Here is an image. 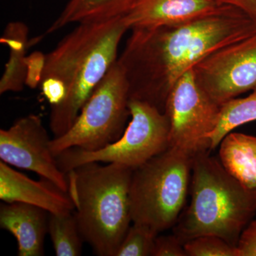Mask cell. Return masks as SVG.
<instances>
[{
  "label": "cell",
  "mask_w": 256,
  "mask_h": 256,
  "mask_svg": "<svg viewBox=\"0 0 256 256\" xmlns=\"http://www.w3.org/2000/svg\"><path fill=\"white\" fill-rule=\"evenodd\" d=\"M220 108L198 85L193 68L188 70L174 84L165 102L170 146L192 156L210 152L208 136L216 127Z\"/></svg>",
  "instance_id": "8"
},
{
  "label": "cell",
  "mask_w": 256,
  "mask_h": 256,
  "mask_svg": "<svg viewBox=\"0 0 256 256\" xmlns=\"http://www.w3.org/2000/svg\"><path fill=\"white\" fill-rule=\"evenodd\" d=\"M224 169L248 190H256V137L229 132L220 144Z\"/></svg>",
  "instance_id": "14"
},
{
  "label": "cell",
  "mask_w": 256,
  "mask_h": 256,
  "mask_svg": "<svg viewBox=\"0 0 256 256\" xmlns=\"http://www.w3.org/2000/svg\"><path fill=\"white\" fill-rule=\"evenodd\" d=\"M158 234L148 226L133 223L116 256H152Z\"/></svg>",
  "instance_id": "19"
},
{
  "label": "cell",
  "mask_w": 256,
  "mask_h": 256,
  "mask_svg": "<svg viewBox=\"0 0 256 256\" xmlns=\"http://www.w3.org/2000/svg\"><path fill=\"white\" fill-rule=\"evenodd\" d=\"M129 30L122 18L77 24L46 54L40 88L50 107L54 138L67 132L95 88L117 62Z\"/></svg>",
  "instance_id": "2"
},
{
  "label": "cell",
  "mask_w": 256,
  "mask_h": 256,
  "mask_svg": "<svg viewBox=\"0 0 256 256\" xmlns=\"http://www.w3.org/2000/svg\"><path fill=\"white\" fill-rule=\"evenodd\" d=\"M48 214L40 207L22 202L2 204L0 226L16 239L18 256L44 255Z\"/></svg>",
  "instance_id": "13"
},
{
  "label": "cell",
  "mask_w": 256,
  "mask_h": 256,
  "mask_svg": "<svg viewBox=\"0 0 256 256\" xmlns=\"http://www.w3.org/2000/svg\"><path fill=\"white\" fill-rule=\"evenodd\" d=\"M193 158L170 146L133 170L130 191L132 223L148 226L158 234L176 225L186 203Z\"/></svg>",
  "instance_id": "5"
},
{
  "label": "cell",
  "mask_w": 256,
  "mask_h": 256,
  "mask_svg": "<svg viewBox=\"0 0 256 256\" xmlns=\"http://www.w3.org/2000/svg\"><path fill=\"white\" fill-rule=\"evenodd\" d=\"M131 120L116 142L96 151L70 148L56 156L60 170L68 174L89 162L114 163L134 170L170 148V124L164 112L144 101L131 99Z\"/></svg>",
  "instance_id": "7"
},
{
  "label": "cell",
  "mask_w": 256,
  "mask_h": 256,
  "mask_svg": "<svg viewBox=\"0 0 256 256\" xmlns=\"http://www.w3.org/2000/svg\"><path fill=\"white\" fill-rule=\"evenodd\" d=\"M46 54L35 52L26 57V77L25 85L30 88L40 86L44 68Z\"/></svg>",
  "instance_id": "22"
},
{
  "label": "cell",
  "mask_w": 256,
  "mask_h": 256,
  "mask_svg": "<svg viewBox=\"0 0 256 256\" xmlns=\"http://www.w3.org/2000/svg\"><path fill=\"white\" fill-rule=\"evenodd\" d=\"M48 233L57 256H78L84 242L72 212L48 214Z\"/></svg>",
  "instance_id": "18"
},
{
  "label": "cell",
  "mask_w": 256,
  "mask_h": 256,
  "mask_svg": "<svg viewBox=\"0 0 256 256\" xmlns=\"http://www.w3.org/2000/svg\"><path fill=\"white\" fill-rule=\"evenodd\" d=\"M195 80L220 106L256 86V34L222 47L193 68Z\"/></svg>",
  "instance_id": "9"
},
{
  "label": "cell",
  "mask_w": 256,
  "mask_h": 256,
  "mask_svg": "<svg viewBox=\"0 0 256 256\" xmlns=\"http://www.w3.org/2000/svg\"><path fill=\"white\" fill-rule=\"evenodd\" d=\"M223 6H230L240 10L254 22L256 26V0H214Z\"/></svg>",
  "instance_id": "24"
},
{
  "label": "cell",
  "mask_w": 256,
  "mask_h": 256,
  "mask_svg": "<svg viewBox=\"0 0 256 256\" xmlns=\"http://www.w3.org/2000/svg\"><path fill=\"white\" fill-rule=\"evenodd\" d=\"M132 172L124 165L89 162L67 174L79 230L96 255L116 256L130 227Z\"/></svg>",
  "instance_id": "4"
},
{
  "label": "cell",
  "mask_w": 256,
  "mask_h": 256,
  "mask_svg": "<svg viewBox=\"0 0 256 256\" xmlns=\"http://www.w3.org/2000/svg\"><path fill=\"white\" fill-rule=\"evenodd\" d=\"M214 0H141L124 15L129 30L172 26L223 11Z\"/></svg>",
  "instance_id": "12"
},
{
  "label": "cell",
  "mask_w": 256,
  "mask_h": 256,
  "mask_svg": "<svg viewBox=\"0 0 256 256\" xmlns=\"http://www.w3.org/2000/svg\"><path fill=\"white\" fill-rule=\"evenodd\" d=\"M191 178V202L173 227L174 234L184 244L214 235L236 247L256 214V190L244 188L210 151L194 156Z\"/></svg>",
  "instance_id": "3"
},
{
  "label": "cell",
  "mask_w": 256,
  "mask_h": 256,
  "mask_svg": "<svg viewBox=\"0 0 256 256\" xmlns=\"http://www.w3.org/2000/svg\"><path fill=\"white\" fill-rule=\"evenodd\" d=\"M238 256H256V220L242 230L236 245Z\"/></svg>",
  "instance_id": "23"
},
{
  "label": "cell",
  "mask_w": 256,
  "mask_h": 256,
  "mask_svg": "<svg viewBox=\"0 0 256 256\" xmlns=\"http://www.w3.org/2000/svg\"><path fill=\"white\" fill-rule=\"evenodd\" d=\"M252 92L247 97L234 98L222 106L216 127L208 136L210 151L235 128L256 121V86Z\"/></svg>",
  "instance_id": "17"
},
{
  "label": "cell",
  "mask_w": 256,
  "mask_h": 256,
  "mask_svg": "<svg viewBox=\"0 0 256 256\" xmlns=\"http://www.w3.org/2000/svg\"><path fill=\"white\" fill-rule=\"evenodd\" d=\"M129 84L118 62H114L86 102L67 132L50 140L55 158L70 148L96 151L116 142L124 134L128 117Z\"/></svg>",
  "instance_id": "6"
},
{
  "label": "cell",
  "mask_w": 256,
  "mask_h": 256,
  "mask_svg": "<svg viewBox=\"0 0 256 256\" xmlns=\"http://www.w3.org/2000/svg\"><path fill=\"white\" fill-rule=\"evenodd\" d=\"M141 0H68L46 30L54 33L72 24L100 22L122 18Z\"/></svg>",
  "instance_id": "15"
},
{
  "label": "cell",
  "mask_w": 256,
  "mask_h": 256,
  "mask_svg": "<svg viewBox=\"0 0 256 256\" xmlns=\"http://www.w3.org/2000/svg\"><path fill=\"white\" fill-rule=\"evenodd\" d=\"M130 31L117 60L128 79L130 100L144 101L164 112L178 79L216 50L256 34V26L240 10L226 6L188 22Z\"/></svg>",
  "instance_id": "1"
},
{
  "label": "cell",
  "mask_w": 256,
  "mask_h": 256,
  "mask_svg": "<svg viewBox=\"0 0 256 256\" xmlns=\"http://www.w3.org/2000/svg\"><path fill=\"white\" fill-rule=\"evenodd\" d=\"M184 244L174 234L158 236L152 256H186Z\"/></svg>",
  "instance_id": "21"
},
{
  "label": "cell",
  "mask_w": 256,
  "mask_h": 256,
  "mask_svg": "<svg viewBox=\"0 0 256 256\" xmlns=\"http://www.w3.org/2000/svg\"><path fill=\"white\" fill-rule=\"evenodd\" d=\"M0 198L5 203L22 202L40 207L50 214L72 212L75 208L68 193L47 178L35 181L0 162Z\"/></svg>",
  "instance_id": "11"
},
{
  "label": "cell",
  "mask_w": 256,
  "mask_h": 256,
  "mask_svg": "<svg viewBox=\"0 0 256 256\" xmlns=\"http://www.w3.org/2000/svg\"><path fill=\"white\" fill-rule=\"evenodd\" d=\"M50 139L42 118L30 114L0 130V159L15 168L32 171L68 193V180L50 150Z\"/></svg>",
  "instance_id": "10"
},
{
  "label": "cell",
  "mask_w": 256,
  "mask_h": 256,
  "mask_svg": "<svg viewBox=\"0 0 256 256\" xmlns=\"http://www.w3.org/2000/svg\"><path fill=\"white\" fill-rule=\"evenodd\" d=\"M184 246L186 256H238L236 247L214 235L191 239Z\"/></svg>",
  "instance_id": "20"
},
{
  "label": "cell",
  "mask_w": 256,
  "mask_h": 256,
  "mask_svg": "<svg viewBox=\"0 0 256 256\" xmlns=\"http://www.w3.org/2000/svg\"><path fill=\"white\" fill-rule=\"evenodd\" d=\"M1 42L9 48V60L0 80V94L22 92L26 86V54L30 46L28 25L22 22L8 23Z\"/></svg>",
  "instance_id": "16"
}]
</instances>
